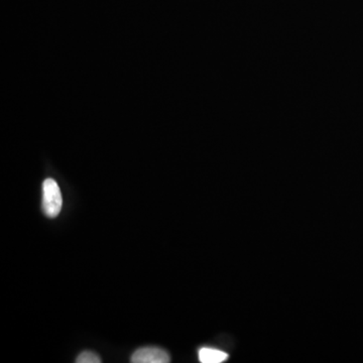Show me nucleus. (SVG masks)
Here are the masks:
<instances>
[{
    "label": "nucleus",
    "mask_w": 363,
    "mask_h": 363,
    "mask_svg": "<svg viewBox=\"0 0 363 363\" xmlns=\"http://www.w3.org/2000/svg\"><path fill=\"white\" fill-rule=\"evenodd\" d=\"M63 206V198L57 182L47 179L43 183V211L50 218L58 216Z\"/></svg>",
    "instance_id": "nucleus-1"
},
{
    "label": "nucleus",
    "mask_w": 363,
    "mask_h": 363,
    "mask_svg": "<svg viewBox=\"0 0 363 363\" xmlns=\"http://www.w3.org/2000/svg\"><path fill=\"white\" fill-rule=\"evenodd\" d=\"M133 363H168L169 355L166 350L159 347H143L133 353L131 357Z\"/></svg>",
    "instance_id": "nucleus-2"
},
{
    "label": "nucleus",
    "mask_w": 363,
    "mask_h": 363,
    "mask_svg": "<svg viewBox=\"0 0 363 363\" xmlns=\"http://www.w3.org/2000/svg\"><path fill=\"white\" fill-rule=\"evenodd\" d=\"M198 357L202 363H222L228 359L229 355L224 351L215 348L203 347L198 352Z\"/></svg>",
    "instance_id": "nucleus-3"
},
{
    "label": "nucleus",
    "mask_w": 363,
    "mask_h": 363,
    "mask_svg": "<svg viewBox=\"0 0 363 363\" xmlns=\"http://www.w3.org/2000/svg\"><path fill=\"white\" fill-rule=\"evenodd\" d=\"M101 362V358L98 357L96 353L91 351H83L76 359V362L78 363H100Z\"/></svg>",
    "instance_id": "nucleus-4"
}]
</instances>
